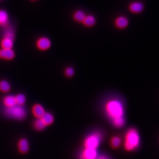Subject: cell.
<instances>
[{"instance_id": "ffe728a7", "label": "cell", "mask_w": 159, "mask_h": 159, "mask_svg": "<svg viewBox=\"0 0 159 159\" xmlns=\"http://www.w3.org/2000/svg\"><path fill=\"white\" fill-rule=\"evenodd\" d=\"M113 125L117 128H122L125 124V119L124 117L114 119L112 120Z\"/></svg>"}, {"instance_id": "e0dca14e", "label": "cell", "mask_w": 159, "mask_h": 159, "mask_svg": "<svg viewBox=\"0 0 159 159\" xmlns=\"http://www.w3.org/2000/svg\"><path fill=\"white\" fill-rule=\"evenodd\" d=\"M130 11L135 13H139L143 11V5L140 2L132 3L130 6Z\"/></svg>"}, {"instance_id": "484cf974", "label": "cell", "mask_w": 159, "mask_h": 159, "mask_svg": "<svg viewBox=\"0 0 159 159\" xmlns=\"http://www.w3.org/2000/svg\"><path fill=\"white\" fill-rule=\"evenodd\" d=\"M0 1H1V0H0Z\"/></svg>"}, {"instance_id": "d4e9b609", "label": "cell", "mask_w": 159, "mask_h": 159, "mask_svg": "<svg viewBox=\"0 0 159 159\" xmlns=\"http://www.w3.org/2000/svg\"><path fill=\"white\" fill-rule=\"evenodd\" d=\"M31 1L34 2V1H37V0H31Z\"/></svg>"}, {"instance_id": "7c38bea8", "label": "cell", "mask_w": 159, "mask_h": 159, "mask_svg": "<svg viewBox=\"0 0 159 159\" xmlns=\"http://www.w3.org/2000/svg\"><path fill=\"white\" fill-rule=\"evenodd\" d=\"M33 113L37 118H40L45 113L44 108L40 104H35L32 108Z\"/></svg>"}, {"instance_id": "9a60e30c", "label": "cell", "mask_w": 159, "mask_h": 159, "mask_svg": "<svg viewBox=\"0 0 159 159\" xmlns=\"http://www.w3.org/2000/svg\"><path fill=\"white\" fill-rule=\"evenodd\" d=\"M115 25L119 28H125L128 25V20L125 17L121 16L116 19Z\"/></svg>"}, {"instance_id": "277c9868", "label": "cell", "mask_w": 159, "mask_h": 159, "mask_svg": "<svg viewBox=\"0 0 159 159\" xmlns=\"http://www.w3.org/2000/svg\"><path fill=\"white\" fill-rule=\"evenodd\" d=\"M102 136L99 132L92 133L87 136L84 141V146L86 148L96 149L101 142Z\"/></svg>"}, {"instance_id": "52a82bcc", "label": "cell", "mask_w": 159, "mask_h": 159, "mask_svg": "<svg viewBox=\"0 0 159 159\" xmlns=\"http://www.w3.org/2000/svg\"><path fill=\"white\" fill-rule=\"evenodd\" d=\"M15 53L12 49H0V58L2 60H10L14 59Z\"/></svg>"}, {"instance_id": "8992f818", "label": "cell", "mask_w": 159, "mask_h": 159, "mask_svg": "<svg viewBox=\"0 0 159 159\" xmlns=\"http://www.w3.org/2000/svg\"><path fill=\"white\" fill-rule=\"evenodd\" d=\"M98 152L96 149L85 148L81 153V159H96L98 157Z\"/></svg>"}, {"instance_id": "9c48e42d", "label": "cell", "mask_w": 159, "mask_h": 159, "mask_svg": "<svg viewBox=\"0 0 159 159\" xmlns=\"http://www.w3.org/2000/svg\"><path fill=\"white\" fill-rule=\"evenodd\" d=\"M96 23V19L92 15H86L82 23L84 26L87 28H90L95 25Z\"/></svg>"}, {"instance_id": "6da1fadb", "label": "cell", "mask_w": 159, "mask_h": 159, "mask_svg": "<svg viewBox=\"0 0 159 159\" xmlns=\"http://www.w3.org/2000/svg\"><path fill=\"white\" fill-rule=\"evenodd\" d=\"M141 143V138L138 131L134 128L128 130L125 135L124 148L126 151L131 152L136 150Z\"/></svg>"}, {"instance_id": "7402d4cb", "label": "cell", "mask_w": 159, "mask_h": 159, "mask_svg": "<svg viewBox=\"0 0 159 159\" xmlns=\"http://www.w3.org/2000/svg\"><path fill=\"white\" fill-rule=\"evenodd\" d=\"M121 141L118 136H114L111 141V145L114 148H117L120 145Z\"/></svg>"}, {"instance_id": "ba28073f", "label": "cell", "mask_w": 159, "mask_h": 159, "mask_svg": "<svg viewBox=\"0 0 159 159\" xmlns=\"http://www.w3.org/2000/svg\"><path fill=\"white\" fill-rule=\"evenodd\" d=\"M29 144L27 139H22L18 143V149L20 153H26L29 150Z\"/></svg>"}, {"instance_id": "4fadbf2b", "label": "cell", "mask_w": 159, "mask_h": 159, "mask_svg": "<svg viewBox=\"0 0 159 159\" xmlns=\"http://www.w3.org/2000/svg\"><path fill=\"white\" fill-rule=\"evenodd\" d=\"M9 22V16L4 10H0V25L5 26L8 25Z\"/></svg>"}, {"instance_id": "5b68a950", "label": "cell", "mask_w": 159, "mask_h": 159, "mask_svg": "<svg viewBox=\"0 0 159 159\" xmlns=\"http://www.w3.org/2000/svg\"><path fill=\"white\" fill-rule=\"evenodd\" d=\"M37 48L41 51L47 50L51 47V41L50 39L47 37H40L36 43Z\"/></svg>"}, {"instance_id": "7a4b0ae2", "label": "cell", "mask_w": 159, "mask_h": 159, "mask_svg": "<svg viewBox=\"0 0 159 159\" xmlns=\"http://www.w3.org/2000/svg\"><path fill=\"white\" fill-rule=\"evenodd\" d=\"M106 110L108 116L112 119L124 117V107L122 103L117 100H111L106 104Z\"/></svg>"}, {"instance_id": "44dd1931", "label": "cell", "mask_w": 159, "mask_h": 159, "mask_svg": "<svg viewBox=\"0 0 159 159\" xmlns=\"http://www.w3.org/2000/svg\"><path fill=\"white\" fill-rule=\"evenodd\" d=\"M34 126L36 130H38V131H41V130H43L46 127V125L43 123L41 118H38L35 121Z\"/></svg>"}, {"instance_id": "30bf717a", "label": "cell", "mask_w": 159, "mask_h": 159, "mask_svg": "<svg viewBox=\"0 0 159 159\" xmlns=\"http://www.w3.org/2000/svg\"><path fill=\"white\" fill-rule=\"evenodd\" d=\"M3 103L6 108L12 107L16 105L15 97L12 95H8L3 98Z\"/></svg>"}, {"instance_id": "ac0fdd59", "label": "cell", "mask_w": 159, "mask_h": 159, "mask_svg": "<svg viewBox=\"0 0 159 159\" xmlns=\"http://www.w3.org/2000/svg\"><path fill=\"white\" fill-rule=\"evenodd\" d=\"M11 86L9 83L6 80L0 81V92L7 93L11 90Z\"/></svg>"}, {"instance_id": "5bb4252c", "label": "cell", "mask_w": 159, "mask_h": 159, "mask_svg": "<svg viewBox=\"0 0 159 159\" xmlns=\"http://www.w3.org/2000/svg\"><path fill=\"white\" fill-rule=\"evenodd\" d=\"M14 40L4 37L1 42L2 49H12Z\"/></svg>"}, {"instance_id": "d6986e66", "label": "cell", "mask_w": 159, "mask_h": 159, "mask_svg": "<svg viewBox=\"0 0 159 159\" xmlns=\"http://www.w3.org/2000/svg\"><path fill=\"white\" fill-rule=\"evenodd\" d=\"M15 97L16 102V104L18 106H23L25 104V101H26V98L25 95L22 94V93H19L16 95Z\"/></svg>"}, {"instance_id": "8fae6325", "label": "cell", "mask_w": 159, "mask_h": 159, "mask_svg": "<svg viewBox=\"0 0 159 159\" xmlns=\"http://www.w3.org/2000/svg\"><path fill=\"white\" fill-rule=\"evenodd\" d=\"M86 16V14L84 11L82 10H77L73 14L72 18L75 21L78 23H82Z\"/></svg>"}, {"instance_id": "cb8c5ba5", "label": "cell", "mask_w": 159, "mask_h": 159, "mask_svg": "<svg viewBox=\"0 0 159 159\" xmlns=\"http://www.w3.org/2000/svg\"><path fill=\"white\" fill-rule=\"evenodd\" d=\"M96 159H109L107 157L104 156V155H101L100 156H98Z\"/></svg>"}, {"instance_id": "3957f363", "label": "cell", "mask_w": 159, "mask_h": 159, "mask_svg": "<svg viewBox=\"0 0 159 159\" xmlns=\"http://www.w3.org/2000/svg\"><path fill=\"white\" fill-rule=\"evenodd\" d=\"M5 114L9 118L16 120H22L25 118L26 112L22 106L16 104L12 107L5 108Z\"/></svg>"}, {"instance_id": "603a6c76", "label": "cell", "mask_w": 159, "mask_h": 159, "mask_svg": "<svg viewBox=\"0 0 159 159\" xmlns=\"http://www.w3.org/2000/svg\"><path fill=\"white\" fill-rule=\"evenodd\" d=\"M66 75H67L68 77H71L74 75V70L72 68L68 67L66 69L65 71Z\"/></svg>"}, {"instance_id": "2e32d148", "label": "cell", "mask_w": 159, "mask_h": 159, "mask_svg": "<svg viewBox=\"0 0 159 159\" xmlns=\"http://www.w3.org/2000/svg\"><path fill=\"white\" fill-rule=\"evenodd\" d=\"M41 120L46 125H50L52 124L54 121V117L53 115L50 113L45 112L44 114L41 117Z\"/></svg>"}]
</instances>
